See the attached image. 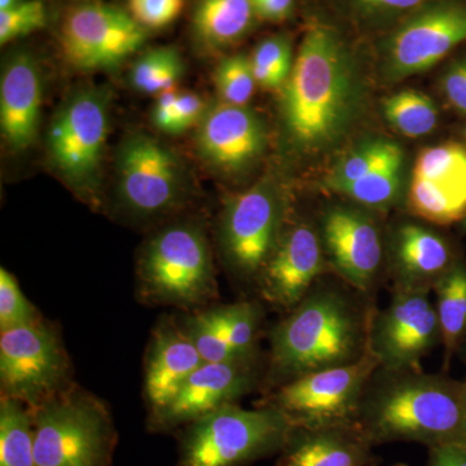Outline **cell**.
<instances>
[{
	"instance_id": "23",
	"label": "cell",
	"mask_w": 466,
	"mask_h": 466,
	"mask_svg": "<svg viewBox=\"0 0 466 466\" xmlns=\"http://www.w3.org/2000/svg\"><path fill=\"white\" fill-rule=\"evenodd\" d=\"M372 449L357 426L291 428L276 466L376 465Z\"/></svg>"
},
{
	"instance_id": "43",
	"label": "cell",
	"mask_w": 466,
	"mask_h": 466,
	"mask_svg": "<svg viewBox=\"0 0 466 466\" xmlns=\"http://www.w3.org/2000/svg\"><path fill=\"white\" fill-rule=\"evenodd\" d=\"M21 2H23V0H0V11L16 7Z\"/></svg>"
},
{
	"instance_id": "3",
	"label": "cell",
	"mask_w": 466,
	"mask_h": 466,
	"mask_svg": "<svg viewBox=\"0 0 466 466\" xmlns=\"http://www.w3.org/2000/svg\"><path fill=\"white\" fill-rule=\"evenodd\" d=\"M465 419V380L379 367L364 390L355 426L373 447L412 441L431 449L458 441Z\"/></svg>"
},
{
	"instance_id": "11",
	"label": "cell",
	"mask_w": 466,
	"mask_h": 466,
	"mask_svg": "<svg viewBox=\"0 0 466 466\" xmlns=\"http://www.w3.org/2000/svg\"><path fill=\"white\" fill-rule=\"evenodd\" d=\"M437 309L428 291H391L385 309L370 320V351L386 370H420L441 345Z\"/></svg>"
},
{
	"instance_id": "39",
	"label": "cell",
	"mask_w": 466,
	"mask_h": 466,
	"mask_svg": "<svg viewBox=\"0 0 466 466\" xmlns=\"http://www.w3.org/2000/svg\"><path fill=\"white\" fill-rule=\"evenodd\" d=\"M431 0H343L357 17L367 21L403 18Z\"/></svg>"
},
{
	"instance_id": "32",
	"label": "cell",
	"mask_w": 466,
	"mask_h": 466,
	"mask_svg": "<svg viewBox=\"0 0 466 466\" xmlns=\"http://www.w3.org/2000/svg\"><path fill=\"white\" fill-rule=\"evenodd\" d=\"M257 85L267 90L283 88L293 67L290 39L274 35L263 39L250 57Z\"/></svg>"
},
{
	"instance_id": "18",
	"label": "cell",
	"mask_w": 466,
	"mask_h": 466,
	"mask_svg": "<svg viewBox=\"0 0 466 466\" xmlns=\"http://www.w3.org/2000/svg\"><path fill=\"white\" fill-rule=\"evenodd\" d=\"M119 198L139 216L170 210L182 198L179 165L170 150L147 137L125 144L118 164Z\"/></svg>"
},
{
	"instance_id": "9",
	"label": "cell",
	"mask_w": 466,
	"mask_h": 466,
	"mask_svg": "<svg viewBox=\"0 0 466 466\" xmlns=\"http://www.w3.org/2000/svg\"><path fill=\"white\" fill-rule=\"evenodd\" d=\"M466 43V0H431L398 21L382 42L391 81L425 73Z\"/></svg>"
},
{
	"instance_id": "1",
	"label": "cell",
	"mask_w": 466,
	"mask_h": 466,
	"mask_svg": "<svg viewBox=\"0 0 466 466\" xmlns=\"http://www.w3.org/2000/svg\"><path fill=\"white\" fill-rule=\"evenodd\" d=\"M281 92L285 134L297 152L319 155L341 142L363 109L364 82L339 29L317 23L306 30Z\"/></svg>"
},
{
	"instance_id": "17",
	"label": "cell",
	"mask_w": 466,
	"mask_h": 466,
	"mask_svg": "<svg viewBox=\"0 0 466 466\" xmlns=\"http://www.w3.org/2000/svg\"><path fill=\"white\" fill-rule=\"evenodd\" d=\"M407 205L413 216L433 226L461 222L466 216V147L449 142L422 150L413 167Z\"/></svg>"
},
{
	"instance_id": "19",
	"label": "cell",
	"mask_w": 466,
	"mask_h": 466,
	"mask_svg": "<svg viewBox=\"0 0 466 466\" xmlns=\"http://www.w3.org/2000/svg\"><path fill=\"white\" fill-rule=\"evenodd\" d=\"M198 144L202 157L220 170H244L265 149V126L247 106L222 101L202 118Z\"/></svg>"
},
{
	"instance_id": "29",
	"label": "cell",
	"mask_w": 466,
	"mask_h": 466,
	"mask_svg": "<svg viewBox=\"0 0 466 466\" xmlns=\"http://www.w3.org/2000/svg\"><path fill=\"white\" fill-rule=\"evenodd\" d=\"M183 75L182 57L171 47H159L142 55L131 70V84L137 91L161 95L175 90Z\"/></svg>"
},
{
	"instance_id": "48",
	"label": "cell",
	"mask_w": 466,
	"mask_h": 466,
	"mask_svg": "<svg viewBox=\"0 0 466 466\" xmlns=\"http://www.w3.org/2000/svg\"><path fill=\"white\" fill-rule=\"evenodd\" d=\"M462 134H464L465 142H466V127L464 128V133H462Z\"/></svg>"
},
{
	"instance_id": "26",
	"label": "cell",
	"mask_w": 466,
	"mask_h": 466,
	"mask_svg": "<svg viewBox=\"0 0 466 466\" xmlns=\"http://www.w3.org/2000/svg\"><path fill=\"white\" fill-rule=\"evenodd\" d=\"M0 466H36L32 408L0 397Z\"/></svg>"
},
{
	"instance_id": "13",
	"label": "cell",
	"mask_w": 466,
	"mask_h": 466,
	"mask_svg": "<svg viewBox=\"0 0 466 466\" xmlns=\"http://www.w3.org/2000/svg\"><path fill=\"white\" fill-rule=\"evenodd\" d=\"M257 359L204 363L183 383L167 406L149 413L148 428L153 433H167L191 424L196 420L238 403L240 398L263 385Z\"/></svg>"
},
{
	"instance_id": "35",
	"label": "cell",
	"mask_w": 466,
	"mask_h": 466,
	"mask_svg": "<svg viewBox=\"0 0 466 466\" xmlns=\"http://www.w3.org/2000/svg\"><path fill=\"white\" fill-rule=\"evenodd\" d=\"M43 319L35 306L24 296L17 279L0 269V332L36 323Z\"/></svg>"
},
{
	"instance_id": "16",
	"label": "cell",
	"mask_w": 466,
	"mask_h": 466,
	"mask_svg": "<svg viewBox=\"0 0 466 466\" xmlns=\"http://www.w3.org/2000/svg\"><path fill=\"white\" fill-rule=\"evenodd\" d=\"M327 269V258L318 233L309 223L283 228L274 251L260 269L256 283L260 299L290 311L308 296Z\"/></svg>"
},
{
	"instance_id": "27",
	"label": "cell",
	"mask_w": 466,
	"mask_h": 466,
	"mask_svg": "<svg viewBox=\"0 0 466 466\" xmlns=\"http://www.w3.org/2000/svg\"><path fill=\"white\" fill-rule=\"evenodd\" d=\"M383 113L389 124L408 137H421L433 133L440 118L434 100L410 88L383 101Z\"/></svg>"
},
{
	"instance_id": "15",
	"label": "cell",
	"mask_w": 466,
	"mask_h": 466,
	"mask_svg": "<svg viewBox=\"0 0 466 466\" xmlns=\"http://www.w3.org/2000/svg\"><path fill=\"white\" fill-rule=\"evenodd\" d=\"M325 258L352 290L370 296L383 262L381 228L370 211L336 205L321 219Z\"/></svg>"
},
{
	"instance_id": "5",
	"label": "cell",
	"mask_w": 466,
	"mask_h": 466,
	"mask_svg": "<svg viewBox=\"0 0 466 466\" xmlns=\"http://www.w3.org/2000/svg\"><path fill=\"white\" fill-rule=\"evenodd\" d=\"M291 428L269 407L228 404L184 426L174 466H245L278 455Z\"/></svg>"
},
{
	"instance_id": "12",
	"label": "cell",
	"mask_w": 466,
	"mask_h": 466,
	"mask_svg": "<svg viewBox=\"0 0 466 466\" xmlns=\"http://www.w3.org/2000/svg\"><path fill=\"white\" fill-rule=\"evenodd\" d=\"M284 202L269 183H258L227 202L220 241L236 275L257 280L284 228Z\"/></svg>"
},
{
	"instance_id": "6",
	"label": "cell",
	"mask_w": 466,
	"mask_h": 466,
	"mask_svg": "<svg viewBox=\"0 0 466 466\" xmlns=\"http://www.w3.org/2000/svg\"><path fill=\"white\" fill-rule=\"evenodd\" d=\"M140 299L150 305L196 309L218 299L207 238L200 227L177 225L147 245L137 268Z\"/></svg>"
},
{
	"instance_id": "10",
	"label": "cell",
	"mask_w": 466,
	"mask_h": 466,
	"mask_svg": "<svg viewBox=\"0 0 466 466\" xmlns=\"http://www.w3.org/2000/svg\"><path fill=\"white\" fill-rule=\"evenodd\" d=\"M146 39L147 30L128 12L100 2L70 8L58 32L66 63L84 70L118 66L142 48Z\"/></svg>"
},
{
	"instance_id": "22",
	"label": "cell",
	"mask_w": 466,
	"mask_h": 466,
	"mask_svg": "<svg viewBox=\"0 0 466 466\" xmlns=\"http://www.w3.org/2000/svg\"><path fill=\"white\" fill-rule=\"evenodd\" d=\"M42 94L41 72L34 58L27 54L9 58L0 79V127L12 149L27 148L38 133Z\"/></svg>"
},
{
	"instance_id": "37",
	"label": "cell",
	"mask_w": 466,
	"mask_h": 466,
	"mask_svg": "<svg viewBox=\"0 0 466 466\" xmlns=\"http://www.w3.org/2000/svg\"><path fill=\"white\" fill-rule=\"evenodd\" d=\"M207 103L195 92H179L171 108L152 116L153 124L158 130L168 135L182 134L193 125L202 121L208 112Z\"/></svg>"
},
{
	"instance_id": "42",
	"label": "cell",
	"mask_w": 466,
	"mask_h": 466,
	"mask_svg": "<svg viewBox=\"0 0 466 466\" xmlns=\"http://www.w3.org/2000/svg\"><path fill=\"white\" fill-rule=\"evenodd\" d=\"M257 16L269 23H283L290 17L294 0H251Z\"/></svg>"
},
{
	"instance_id": "25",
	"label": "cell",
	"mask_w": 466,
	"mask_h": 466,
	"mask_svg": "<svg viewBox=\"0 0 466 466\" xmlns=\"http://www.w3.org/2000/svg\"><path fill=\"white\" fill-rule=\"evenodd\" d=\"M433 291L443 346V372L447 373L466 339V260L460 259Z\"/></svg>"
},
{
	"instance_id": "44",
	"label": "cell",
	"mask_w": 466,
	"mask_h": 466,
	"mask_svg": "<svg viewBox=\"0 0 466 466\" xmlns=\"http://www.w3.org/2000/svg\"><path fill=\"white\" fill-rule=\"evenodd\" d=\"M458 357L466 364V339L464 342H462L461 348L459 350Z\"/></svg>"
},
{
	"instance_id": "4",
	"label": "cell",
	"mask_w": 466,
	"mask_h": 466,
	"mask_svg": "<svg viewBox=\"0 0 466 466\" xmlns=\"http://www.w3.org/2000/svg\"><path fill=\"white\" fill-rule=\"evenodd\" d=\"M36 466H110L116 431L109 408L73 383L32 408Z\"/></svg>"
},
{
	"instance_id": "36",
	"label": "cell",
	"mask_w": 466,
	"mask_h": 466,
	"mask_svg": "<svg viewBox=\"0 0 466 466\" xmlns=\"http://www.w3.org/2000/svg\"><path fill=\"white\" fill-rule=\"evenodd\" d=\"M47 11L42 0H26L16 7L0 11V43L2 46L29 35L45 27Z\"/></svg>"
},
{
	"instance_id": "7",
	"label": "cell",
	"mask_w": 466,
	"mask_h": 466,
	"mask_svg": "<svg viewBox=\"0 0 466 466\" xmlns=\"http://www.w3.org/2000/svg\"><path fill=\"white\" fill-rule=\"evenodd\" d=\"M379 367L368 351L355 363L328 368L279 386L257 401V407L274 408L293 428L355 426L364 390Z\"/></svg>"
},
{
	"instance_id": "30",
	"label": "cell",
	"mask_w": 466,
	"mask_h": 466,
	"mask_svg": "<svg viewBox=\"0 0 466 466\" xmlns=\"http://www.w3.org/2000/svg\"><path fill=\"white\" fill-rule=\"evenodd\" d=\"M401 167L403 153L376 168L372 173L360 177L357 182L349 184L339 193L361 207H390L400 195Z\"/></svg>"
},
{
	"instance_id": "45",
	"label": "cell",
	"mask_w": 466,
	"mask_h": 466,
	"mask_svg": "<svg viewBox=\"0 0 466 466\" xmlns=\"http://www.w3.org/2000/svg\"><path fill=\"white\" fill-rule=\"evenodd\" d=\"M465 382H466V379H465ZM458 441H459V443L465 444V446H466V419H465L464 428H462L461 435H460V440Z\"/></svg>"
},
{
	"instance_id": "46",
	"label": "cell",
	"mask_w": 466,
	"mask_h": 466,
	"mask_svg": "<svg viewBox=\"0 0 466 466\" xmlns=\"http://www.w3.org/2000/svg\"><path fill=\"white\" fill-rule=\"evenodd\" d=\"M460 228H461V231L466 233V216L462 218L461 222H460Z\"/></svg>"
},
{
	"instance_id": "2",
	"label": "cell",
	"mask_w": 466,
	"mask_h": 466,
	"mask_svg": "<svg viewBox=\"0 0 466 466\" xmlns=\"http://www.w3.org/2000/svg\"><path fill=\"white\" fill-rule=\"evenodd\" d=\"M359 294L317 283L275 325L263 380L268 391L309 373L355 363L370 351L376 309L359 300Z\"/></svg>"
},
{
	"instance_id": "21",
	"label": "cell",
	"mask_w": 466,
	"mask_h": 466,
	"mask_svg": "<svg viewBox=\"0 0 466 466\" xmlns=\"http://www.w3.org/2000/svg\"><path fill=\"white\" fill-rule=\"evenodd\" d=\"M204 364L179 321L162 317L150 336L144 366V398L149 413L167 406Z\"/></svg>"
},
{
	"instance_id": "41",
	"label": "cell",
	"mask_w": 466,
	"mask_h": 466,
	"mask_svg": "<svg viewBox=\"0 0 466 466\" xmlns=\"http://www.w3.org/2000/svg\"><path fill=\"white\" fill-rule=\"evenodd\" d=\"M426 466H466V446L459 441L429 449Z\"/></svg>"
},
{
	"instance_id": "38",
	"label": "cell",
	"mask_w": 466,
	"mask_h": 466,
	"mask_svg": "<svg viewBox=\"0 0 466 466\" xmlns=\"http://www.w3.org/2000/svg\"><path fill=\"white\" fill-rule=\"evenodd\" d=\"M128 14L146 30L164 29L183 12L186 0H127Z\"/></svg>"
},
{
	"instance_id": "31",
	"label": "cell",
	"mask_w": 466,
	"mask_h": 466,
	"mask_svg": "<svg viewBox=\"0 0 466 466\" xmlns=\"http://www.w3.org/2000/svg\"><path fill=\"white\" fill-rule=\"evenodd\" d=\"M401 149L397 144L389 140H370L363 146L352 150L350 155L341 159L328 177L325 186L339 193L349 184L357 182L360 177L372 173L386 162L401 155Z\"/></svg>"
},
{
	"instance_id": "34",
	"label": "cell",
	"mask_w": 466,
	"mask_h": 466,
	"mask_svg": "<svg viewBox=\"0 0 466 466\" xmlns=\"http://www.w3.org/2000/svg\"><path fill=\"white\" fill-rule=\"evenodd\" d=\"M216 86L225 103L247 106L257 86L250 57L235 55L223 58L216 70Z\"/></svg>"
},
{
	"instance_id": "24",
	"label": "cell",
	"mask_w": 466,
	"mask_h": 466,
	"mask_svg": "<svg viewBox=\"0 0 466 466\" xmlns=\"http://www.w3.org/2000/svg\"><path fill=\"white\" fill-rule=\"evenodd\" d=\"M256 18L251 0H200L193 15V33L205 47L222 50L244 38Z\"/></svg>"
},
{
	"instance_id": "20",
	"label": "cell",
	"mask_w": 466,
	"mask_h": 466,
	"mask_svg": "<svg viewBox=\"0 0 466 466\" xmlns=\"http://www.w3.org/2000/svg\"><path fill=\"white\" fill-rule=\"evenodd\" d=\"M462 257L449 238L431 227L403 223L392 236L391 291H428Z\"/></svg>"
},
{
	"instance_id": "40",
	"label": "cell",
	"mask_w": 466,
	"mask_h": 466,
	"mask_svg": "<svg viewBox=\"0 0 466 466\" xmlns=\"http://www.w3.org/2000/svg\"><path fill=\"white\" fill-rule=\"evenodd\" d=\"M441 90L453 112L466 118V54L453 58L446 66Z\"/></svg>"
},
{
	"instance_id": "47",
	"label": "cell",
	"mask_w": 466,
	"mask_h": 466,
	"mask_svg": "<svg viewBox=\"0 0 466 466\" xmlns=\"http://www.w3.org/2000/svg\"><path fill=\"white\" fill-rule=\"evenodd\" d=\"M370 466H380V465H370ZM388 466H408L407 464H404V462H397V464L388 465Z\"/></svg>"
},
{
	"instance_id": "28",
	"label": "cell",
	"mask_w": 466,
	"mask_h": 466,
	"mask_svg": "<svg viewBox=\"0 0 466 466\" xmlns=\"http://www.w3.org/2000/svg\"><path fill=\"white\" fill-rule=\"evenodd\" d=\"M218 329L231 343L233 349L248 358H257V336L262 321L258 303L238 302L202 309Z\"/></svg>"
},
{
	"instance_id": "33",
	"label": "cell",
	"mask_w": 466,
	"mask_h": 466,
	"mask_svg": "<svg viewBox=\"0 0 466 466\" xmlns=\"http://www.w3.org/2000/svg\"><path fill=\"white\" fill-rule=\"evenodd\" d=\"M179 323L198 349L204 363H228L257 359L244 357L238 350L233 349L231 343L227 341L222 332L208 320L202 309L184 318Z\"/></svg>"
},
{
	"instance_id": "14",
	"label": "cell",
	"mask_w": 466,
	"mask_h": 466,
	"mask_svg": "<svg viewBox=\"0 0 466 466\" xmlns=\"http://www.w3.org/2000/svg\"><path fill=\"white\" fill-rule=\"evenodd\" d=\"M108 103L99 91L75 95L52 121L48 149L67 180L87 186L99 170L108 135Z\"/></svg>"
},
{
	"instance_id": "8",
	"label": "cell",
	"mask_w": 466,
	"mask_h": 466,
	"mask_svg": "<svg viewBox=\"0 0 466 466\" xmlns=\"http://www.w3.org/2000/svg\"><path fill=\"white\" fill-rule=\"evenodd\" d=\"M72 363L56 328L45 319L0 332V389L30 408L73 385Z\"/></svg>"
}]
</instances>
